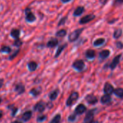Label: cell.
<instances>
[{"label": "cell", "instance_id": "277c9868", "mask_svg": "<svg viewBox=\"0 0 123 123\" xmlns=\"http://www.w3.org/2000/svg\"><path fill=\"white\" fill-rule=\"evenodd\" d=\"M73 68L75 69L76 70L80 72L85 68V62L82 59H78L75 61L73 64Z\"/></svg>", "mask_w": 123, "mask_h": 123}, {"label": "cell", "instance_id": "9a60e30c", "mask_svg": "<svg viewBox=\"0 0 123 123\" xmlns=\"http://www.w3.org/2000/svg\"><path fill=\"white\" fill-rule=\"evenodd\" d=\"M96 56V51L93 49H88L86 52V56L88 59H92Z\"/></svg>", "mask_w": 123, "mask_h": 123}, {"label": "cell", "instance_id": "d4e9b609", "mask_svg": "<svg viewBox=\"0 0 123 123\" xmlns=\"http://www.w3.org/2000/svg\"><path fill=\"white\" fill-rule=\"evenodd\" d=\"M122 34V29L118 28V29H117V30L114 31V34H113V36H114V38L115 39H117V38H119L121 37Z\"/></svg>", "mask_w": 123, "mask_h": 123}, {"label": "cell", "instance_id": "ba28073f", "mask_svg": "<svg viewBox=\"0 0 123 123\" xmlns=\"http://www.w3.org/2000/svg\"><path fill=\"white\" fill-rule=\"evenodd\" d=\"M104 93L106 94L110 95L114 91V87L112 86V85H111L109 83H106L105 85H104Z\"/></svg>", "mask_w": 123, "mask_h": 123}, {"label": "cell", "instance_id": "4fadbf2b", "mask_svg": "<svg viewBox=\"0 0 123 123\" xmlns=\"http://www.w3.org/2000/svg\"><path fill=\"white\" fill-rule=\"evenodd\" d=\"M10 35L11 36L15 38V39H18L19 37H20V31L19 29H17V28H14L10 32Z\"/></svg>", "mask_w": 123, "mask_h": 123}, {"label": "cell", "instance_id": "f6af8a7d", "mask_svg": "<svg viewBox=\"0 0 123 123\" xmlns=\"http://www.w3.org/2000/svg\"><path fill=\"white\" fill-rule=\"evenodd\" d=\"M1 102H2V98L0 97V104H1Z\"/></svg>", "mask_w": 123, "mask_h": 123}, {"label": "cell", "instance_id": "cb8c5ba5", "mask_svg": "<svg viewBox=\"0 0 123 123\" xmlns=\"http://www.w3.org/2000/svg\"><path fill=\"white\" fill-rule=\"evenodd\" d=\"M58 95H59V90L56 89V90L53 91L49 94V98H50L51 101H54V100H55V99L57 98Z\"/></svg>", "mask_w": 123, "mask_h": 123}, {"label": "cell", "instance_id": "5bb4252c", "mask_svg": "<svg viewBox=\"0 0 123 123\" xmlns=\"http://www.w3.org/2000/svg\"><path fill=\"white\" fill-rule=\"evenodd\" d=\"M58 43H59V41H58V40L56 38H52V39H51V40H49L48 41L46 46L49 48H54V47H55V46H56L58 45Z\"/></svg>", "mask_w": 123, "mask_h": 123}, {"label": "cell", "instance_id": "ac0fdd59", "mask_svg": "<svg viewBox=\"0 0 123 123\" xmlns=\"http://www.w3.org/2000/svg\"><path fill=\"white\" fill-rule=\"evenodd\" d=\"M31 117H32V111H27L23 114L22 119L24 122H28V120H30Z\"/></svg>", "mask_w": 123, "mask_h": 123}, {"label": "cell", "instance_id": "60d3db41", "mask_svg": "<svg viewBox=\"0 0 123 123\" xmlns=\"http://www.w3.org/2000/svg\"><path fill=\"white\" fill-rule=\"evenodd\" d=\"M11 123H23V122H21L20 121H18V120H16V121H13V122H12Z\"/></svg>", "mask_w": 123, "mask_h": 123}, {"label": "cell", "instance_id": "f546056e", "mask_svg": "<svg viewBox=\"0 0 123 123\" xmlns=\"http://www.w3.org/2000/svg\"><path fill=\"white\" fill-rule=\"evenodd\" d=\"M46 115H40V116H38V117H37V122H43L44 120H46Z\"/></svg>", "mask_w": 123, "mask_h": 123}, {"label": "cell", "instance_id": "1f68e13d", "mask_svg": "<svg viewBox=\"0 0 123 123\" xmlns=\"http://www.w3.org/2000/svg\"><path fill=\"white\" fill-rule=\"evenodd\" d=\"M67 19H68V17L62 18V19L59 20V23H58V25H59V26H60V25H64V24L66 23V20H67Z\"/></svg>", "mask_w": 123, "mask_h": 123}, {"label": "cell", "instance_id": "484cf974", "mask_svg": "<svg viewBox=\"0 0 123 123\" xmlns=\"http://www.w3.org/2000/svg\"><path fill=\"white\" fill-rule=\"evenodd\" d=\"M114 93L119 98H122L123 97V89L121 88H117L116 90H114Z\"/></svg>", "mask_w": 123, "mask_h": 123}, {"label": "cell", "instance_id": "7a4b0ae2", "mask_svg": "<svg viewBox=\"0 0 123 123\" xmlns=\"http://www.w3.org/2000/svg\"><path fill=\"white\" fill-rule=\"evenodd\" d=\"M78 97H79L78 93V92H73V93L70 94V96L68 98V100L66 101V105L68 106H72L75 102L77 101V100L78 99Z\"/></svg>", "mask_w": 123, "mask_h": 123}, {"label": "cell", "instance_id": "f1b7e54d", "mask_svg": "<svg viewBox=\"0 0 123 123\" xmlns=\"http://www.w3.org/2000/svg\"><path fill=\"white\" fill-rule=\"evenodd\" d=\"M12 51L11 48L9 47V46H2V49H1V51L2 52H5V53H10Z\"/></svg>", "mask_w": 123, "mask_h": 123}, {"label": "cell", "instance_id": "d590c367", "mask_svg": "<svg viewBox=\"0 0 123 123\" xmlns=\"http://www.w3.org/2000/svg\"><path fill=\"white\" fill-rule=\"evenodd\" d=\"M116 46L118 48V49H122L123 48V43H122V42H120V41H117V42H116Z\"/></svg>", "mask_w": 123, "mask_h": 123}, {"label": "cell", "instance_id": "4dcf8cb0", "mask_svg": "<svg viewBox=\"0 0 123 123\" xmlns=\"http://www.w3.org/2000/svg\"><path fill=\"white\" fill-rule=\"evenodd\" d=\"M22 44H23V42H22L21 40H20L19 38H18V39H15V42H14V45H15V46L20 47Z\"/></svg>", "mask_w": 123, "mask_h": 123}, {"label": "cell", "instance_id": "f35d334b", "mask_svg": "<svg viewBox=\"0 0 123 123\" xmlns=\"http://www.w3.org/2000/svg\"><path fill=\"white\" fill-rule=\"evenodd\" d=\"M99 2H100V3H101V4H102V5H105V4L107 2V0H99Z\"/></svg>", "mask_w": 123, "mask_h": 123}, {"label": "cell", "instance_id": "836d02e7", "mask_svg": "<svg viewBox=\"0 0 123 123\" xmlns=\"http://www.w3.org/2000/svg\"><path fill=\"white\" fill-rule=\"evenodd\" d=\"M10 108L12 109V117L15 116V114H17L18 110V108H17V107H15V106H12V107L10 106Z\"/></svg>", "mask_w": 123, "mask_h": 123}, {"label": "cell", "instance_id": "6da1fadb", "mask_svg": "<svg viewBox=\"0 0 123 123\" xmlns=\"http://www.w3.org/2000/svg\"><path fill=\"white\" fill-rule=\"evenodd\" d=\"M83 28H79V29H76L74 31H73L70 35H69V37H68V40L70 42H74L75 41H76L79 36H80L81 33L83 31Z\"/></svg>", "mask_w": 123, "mask_h": 123}, {"label": "cell", "instance_id": "7c38bea8", "mask_svg": "<svg viewBox=\"0 0 123 123\" xmlns=\"http://www.w3.org/2000/svg\"><path fill=\"white\" fill-rule=\"evenodd\" d=\"M15 91L18 93V94H22L25 92V86L22 83H18L15 86Z\"/></svg>", "mask_w": 123, "mask_h": 123}, {"label": "cell", "instance_id": "8fae6325", "mask_svg": "<svg viewBox=\"0 0 123 123\" xmlns=\"http://www.w3.org/2000/svg\"><path fill=\"white\" fill-rule=\"evenodd\" d=\"M86 111V106L84 105V104H79L76 108H75V114H83L85 111Z\"/></svg>", "mask_w": 123, "mask_h": 123}, {"label": "cell", "instance_id": "d6a6232c", "mask_svg": "<svg viewBox=\"0 0 123 123\" xmlns=\"http://www.w3.org/2000/svg\"><path fill=\"white\" fill-rule=\"evenodd\" d=\"M75 119H76V114H73L70 115L68 117V120L70 122H74Z\"/></svg>", "mask_w": 123, "mask_h": 123}, {"label": "cell", "instance_id": "8992f818", "mask_svg": "<svg viewBox=\"0 0 123 123\" xmlns=\"http://www.w3.org/2000/svg\"><path fill=\"white\" fill-rule=\"evenodd\" d=\"M96 18V16L93 14H90V15H87L84 17H83L80 20V24H86L91 21H92L93 20H94Z\"/></svg>", "mask_w": 123, "mask_h": 123}, {"label": "cell", "instance_id": "d6986e66", "mask_svg": "<svg viewBox=\"0 0 123 123\" xmlns=\"http://www.w3.org/2000/svg\"><path fill=\"white\" fill-rule=\"evenodd\" d=\"M111 98L110 96V95H107V94H105L101 98V102L104 104H108L111 101Z\"/></svg>", "mask_w": 123, "mask_h": 123}, {"label": "cell", "instance_id": "e0dca14e", "mask_svg": "<svg viewBox=\"0 0 123 123\" xmlns=\"http://www.w3.org/2000/svg\"><path fill=\"white\" fill-rule=\"evenodd\" d=\"M110 55V51L108 49H105V50H103L101 51L100 53H99V57L102 59H106L107 57H109Z\"/></svg>", "mask_w": 123, "mask_h": 123}, {"label": "cell", "instance_id": "ffe728a7", "mask_svg": "<svg viewBox=\"0 0 123 123\" xmlns=\"http://www.w3.org/2000/svg\"><path fill=\"white\" fill-rule=\"evenodd\" d=\"M28 70L31 72L33 71H35L37 68H38V65L36 62H30L28 64Z\"/></svg>", "mask_w": 123, "mask_h": 123}, {"label": "cell", "instance_id": "ab89813d", "mask_svg": "<svg viewBox=\"0 0 123 123\" xmlns=\"http://www.w3.org/2000/svg\"><path fill=\"white\" fill-rule=\"evenodd\" d=\"M71 0H61V2H62V3H68V2H70Z\"/></svg>", "mask_w": 123, "mask_h": 123}, {"label": "cell", "instance_id": "e575fe53", "mask_svg": "<svg viewBox=\"0 0 123 123\" xmlns=\"http://www.w3.org/2000/svg\"><path fill=\"white\" fill-rule=\"evenodd\" d=\"M123 4V0H114V5H119Z\"/></svg>", "mask_w": 123, "mask_h": 123}, {"label": "cell", "instance_id": "5b68a950", "mask_svg": "<svg viewBox=\"0 0 123 123\" xmlns=\"http://www.w3.org/2000/svg\"><path fill=\"white\" fill-rule=\"evenodd\" d=\"M96 109H91L88 111V112L86 114V116L84 119V123H92L94 120V112Z\"/></svg>", "mask_w": 123, "mask_h": 123}, {"label": "cell", "instance_id": "ee69618b", "mask_svg": "<svg viewBox=\"0 0 123 123\" xmlns=\"http://www.w3.org/2000/svg\"><path fill=\"white\" fill-rule=\"evenodd\" d=\"M92 123H99V122H98V121H93V122Z\"/></svg>", "mask_w": 123, "mask_h": 123}, {"label": "cell", "instance_id": "7bdbcfd3", "mask_svg": "<svg viewBox=\"0 0 123 123\" xmlns=\"http://www.w3.org/2000/svg\"><path fill=\"white\" fill-rule=\"evenodd\" d=\"M2 115H3V114H2V113L1 111H0V119H1V118L2 117Z\"/></svg>", "mask_w": 123, "mask_h": 123}, {"label": "cell", "instance_id": "9c48e42d", "mask_svg": "<svg viewBox=\"0 0 123 123\" xmlns=\"http://www.w3.org/2000/svg\"><path fill=\"white\" fill-rule=\"evenodd\" d=\"M120 58H121V54H119V55L116 56L113 59L112 62H111V64H110V68H111V70H114V68H115L117 66V65L119 63Z\"/></svg>", "mask_w": 123, "mask_h": 123}, {"label": "cell", "instance_id": "603a6c76", "mask_svg": "<svg viewBox=\"0 0 123 123\" xmlns=\"http://www.w3.org/2000/svg\"><path fill=\"white\" fill-rule=\"evenodd\" d=\"M104 43H105V39L103 38H98V39L94 41L93 46H99L103 45Z\"/></svg>", "mask_w": 123, "mask_h": 123}, {"label": "cell", "instance_id": "8d00e7d4", "mask_svg": "<svg viewBox=\"0 0 123 123\" xmlns=\"http://www.w3.org/2000/svg\"><path fill=\"white\" fill-rule=\"evenodd\" d=\"M19 51H20V50H19V49H18L16 51H15V53H14L12 55H11V56H10V58H9V59H14V58L18 55V54L19 53Z\"/></svg>", "mask_w": 123, "mask_h": 123}, {"label": "cell", "instance_id": "52a82bcc", "mask_svg": "<svg viewBox=\"0 0 123 123\" xmlns=\"http://www.w3.org/2000/svg\"><path fill=\"white\" fill-rule=\"evenodd\" d=\"M46 108V104L43 101H40V102H38L35 106H34V111H38V112H43L44 111Z\"/></svg>", "mask_w": 123, "mask_h": 123}, {"label": "cell", "instance_id": "74e56055", "mask_svg": "<svg viewBox=\"0 0 123 123\" xmlns=\"http://www.w3.org/2000/svg\"><path fill=\"white\" fill-rule=\"evenodd\" d=\"M4 85V80L2 79V78H0V88H1Z\"/></svg>", "mask_w": 123, "mask_h": 123}, {"label": "cell", "instance_id": "b9f144b4", "mask_svg": "<svg viewBox=\"0 0 123 123\" xmlns=\"http://www.w3.org/2000/svg\"><path fill=\"white\" fill-rule=\"evenodd\" d=\"M115 20H116V19L112 20H111V22H109V23H114V22H115Z\"/></svg>", "mask_w": 123, "mask_h": 123}, {"label": "cell", "instance_id": "7402d4cb", "mask_svg": "<svg viewBox=\"0 0 123 123\" xmlns=\"http://www.w3.org/2000/svg\"><path fill=\"white\" fill-rule=\"evenodd\" d=\"M67 46H68V44H67V43H65V44H62V45H61V46H59V48H58L57 50H56V54H55V58L58 57V56L60 55V54L62 53V51L65 49V48Z\"/></svg>", "mask_w": 123, "mask_h": 123}, {"label": "cell", "instance_id": "4316f807", "mask_svg": "<svg viewBox=\"0 0 123 123\" xmlns=\"http://www.w3.org/2000/svg\"><path fill=\"white\" fill-rule=\"evenodd\" d=\"M60 120H61V115L60 114H56L50 121L49 123H59L60 122Z\"/></svg>", "mask_w": 123, "mask_h": 123}, {"label": "cell", "instance_id": "30bf717a", "mask_svg": "<svg viewBox=\"0 0 123 123\" xmlns=\"http://www.w3.org/2000/svg\"><path fill=\"white\" fill-rule=\"evenodd\" d=\"M86 101L89 104H95L98 102V99L97 98L93 95V94H89L86 97Z\"/></svg>", "mask_w": 123, "mask_h": 123}, {"label": "cell", "instance_id": "2e32d148", "mask_svg": "<svg viewBox=\"0 0 123 123\" xmlns=\"http://www.w3.org/2000/svg\"><path fill=\"white\" fill-rule=\"evenodd\" d=\"M84 10H85V8L83 7H81V6L78 7L75 10V11L73 12V15L74 16H80V15H81L84 12Z\"/></svg>", "mask_w": 123, "mask_h": 123}, {"label": "cell", "instance_id": "3957f363", "mask_svg": "<svg viewBox=\"0 0 123 123\" xmlns=\"http://www.w3.org/2000/svg\"><path fill=\"white\" fill-rule=\"evenodd\" d=\"M25 20L28 23H33L36 20V16L34 14L31 12L30 8H26L25 10Z\"/></svg>", "mask_w": 123, "mask_h": 123}, {"label": "cell", "instance_id": "44dd1931", "mask_svg": "<svg viewBox=\"0 0 123 123\" xmlns=\"http://www.w3.org/2000/svg\"><path fill=\"white\" fill-rule=\"evenodd\" d=\"M41 92V88H33L30 91V93L33 96H38Z\"/></svg>", "mask_w": 123, "mask_h": 123}, {"label": "cell", "instance_id": "83f0119b", "mask_svg": "<svg viewBox=\"0 0 123 123\" xmlns=\"http://www.w3.org/2000/svg\"><path fill=\"white\" fill-rule=\"evenodd\" d=\"M66 34H67V31L65 29H62V30H59V31L56 32V36H59V37H64L66 36Z\"/></svg>", "mask_w": 123, "mask_h": 123}]
</instances>
